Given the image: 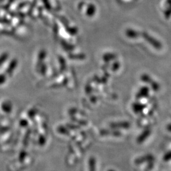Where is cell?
Instances as JSON below:
<instances>
[]
</instances>
